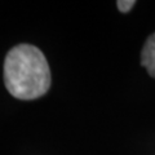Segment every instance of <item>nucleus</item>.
<instances>
[{"label":"nucleus","mask_w":155,"mask_h":155,"mask_svg":"<svg viewBox=\"0 0 155 155\" xmlns=\"http://www.w3.org/2000/svg\"><path fill=\"white\" fill-rule=\"evenodd\" d=\"M4 84L18 100H36L51 87V70L47 58L31 44L13 47L4 61Z\"/></svg>","instance_id":"nucleus-1"},{"label":"nucleus","mask_w":155,"mask_h":155,"mask_svg":"<svg viewBox=\"0 0 155 155\" xmlns=\"http://www.w3.org/2000/svg\"><path fill=\"white\" fill-rule=\"evenodd\" d=\"M141 65L147 70L150 76L155 78V34L145 41L141 52Z\"/></svg>","instance_id":"nucleus-2"},{"label":"nucleus","mask_w":155,"mask_h":155,"mask_svg":"<svg viewBox=\"0 0 155 155\" xmlns=\"http://www.w3.org/2000/svg\"><path fill=\"white\" fill-rule=\"evenodd\" d=\"M134 4H136L134 0H119V2L116 3V5H118V9L120 12L127 13L133 8Z\"/></svg>","instance_id":"nucleus-3"}]
</instances>
